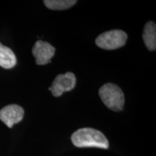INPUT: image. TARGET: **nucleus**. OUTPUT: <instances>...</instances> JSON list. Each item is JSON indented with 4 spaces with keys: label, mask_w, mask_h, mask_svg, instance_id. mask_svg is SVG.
<instances>
[{
    "label": "nucleus",
    "mask_w": 156,
    "mask_h": 156,
    "mask_svg": "<svg viewBox=\"0 0 156 156\" xmlns=\"http://www.w3.org/2000/svg\"><path fill=\"white\" fill-rule=\"evenodd\" d=\"M74 145L77 147H98L108 149V141L106 136L92 128L80 129L71 136Z\"/></svg>",
    "instance_id": "obj_1"
},
{
    "label": "nucleus",
    "mask_w": 156,
    "mask_h": 156,
    "mask_svg": "<svg viewBox=\"0 0 156 156\" xmlns=\"http://www.w3.org/2000/svg\"><path fill=\"white\" fill-rule=\"evenodd\" d=\"M99 96L105 106L114 112L124 108L125 98L122 90L113 83H106L99 90Z\"/></svg>",
    "instance_id": "obj_2"
},
{
    "label": "nucleus",
    "mask_w": 156,
    "mask_h": 156,
    "mask_svg": "<svg viewBox=\"0 0 156 156\" xmlns=\"http://www.w3.org/2000/svg\"><path fill=\"white\" fill-rule=\"evenodd\" d=\"M127 40V34L121 30H112L103 33L95 39V44L106 50H114L122 47Z\"/></svg>",
    "instance_id": "obj_3"
},
{
    "label": "nucleus",
    "mask_w": 156,
    "mask_h": 156,
    "mask_svg": "<svg viewBox=\"0 0 156 156\" xmlns=\"http://www.w3.org/2000/svg\"><path fill=\"white\" fill-rule=\"evenodd\" d=\"M76 85V77L73 73L61 74L55 77L48 90L54 97H59L64 92L71 91Z\"/></svg>",
    "instance_id": "obj_4"
},
{
    "label": "nucleus",
    "mask_w": 156,
    "mask_h": 156,
    "mask_svg": "<svg viewBox=\"0 0 156 156\" xmlns=\"http://www.w3.org/2000/svg\"><path fill=\"white\" fill-rule=\"evenodd\" d=\"M55 48L48 42L38 41L33 47L32 53L36 58V63L38 65H45L51 62V58L55 54Z\"/></svg>",
    "instance_id": "obj_5"
},
{
    "label": "nucleus",
    "mask_w": 156,
    "mask_h": 156,
    "mask_svg": "<svg viewBox=\"0 0 156 156\" xmlns=\"http://www.w3.org/2000/svg\"><path fill=\"white\" fill-rule=\"evenodd\" d=\"M24 116V110L21 106L16 104H12L4 107L0 111V120L12 128L13 125L23 120Z\"/></svg>",
    "instance_id": "obj_6"
},
{
    "label": "nucleus",
    "mask_w": 156,
    "mask_h": 156,
    "mask_svg": "<svg viewBox=\"0 0 156 156\" xmlns=\"http://www.w3.org/2000/svg\"><path fill=\"white\" fill-rule=\"evenodd\" d=\"M144 43L150 51H155L156 48V25L153 21H150L145 25L142 34Z\"/></svg>",
    "instance_id": "obj_7"
},
{
    "label": "nucleus",
    "mask_w": 156,
    "mask_h": 156,
    "mask_svg": "<svg viewBox=\"0 0 156 156\" xmlns=\"http://www.w3.org/2000/svg\"><path fill=\"white\" fill-rule=\"evenodd\" d=\"M17 58L10 48L0 43V67L11 69L16 65Z\"/></svg>",
    "instance_id": "obj_8"
},
{
    "label": "nucleus",
    "mask_w": 156,
    "mask_h": 156,
    "mask_svg": "<svg viewBox=\"0 0 156 156\" xmlns=\"http://www.w3.org/2000/svg\"><path fill=\"white\" fill-rule=\"evenodd\" d=\"M76 0H45L44 5L52 10H64L72 7L77 3Z\"/></svg>",
    "instance_id": "obj_9"
}]
</instances>
